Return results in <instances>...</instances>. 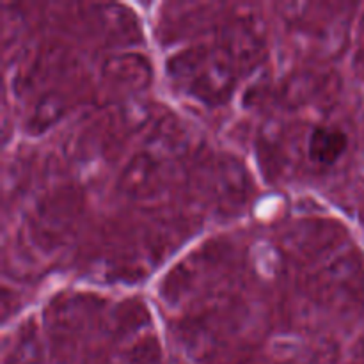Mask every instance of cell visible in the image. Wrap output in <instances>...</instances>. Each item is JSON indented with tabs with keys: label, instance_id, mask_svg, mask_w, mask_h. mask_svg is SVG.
I'll list each match as a JSON object with an SVG mask.
<instances>
[{
	"label": "cell",
	"instance_id": "1",
	"mask_svg": "<svg viewBox=\"0 0 364 364\" xmlns=\"http://www.w3.org/2000/svg\"><path fill=\"white\" fill-rule=\"evenodd\" d=\"M173 75L181 87L203 102H215L228 96L233 85L230 63L217 52L199 48L173 60Z\"/></svg>",
	"mask_w": 364,
	"mask_h": 364
},
{
	"label": "cell",
	"instance_id": "2",
	"mask_svg": "<svg viewBox=\"0 0 364 364\" xmlns=\"http://www.w3.org/2000/svg\"><path fill=\"white\" fill-rule=\"evenodd\" d=\"M348 146L345 132L334 127H316L309 135L308 155L313 162L322 166H333L340 160Z\"/></svg>",
	"mask_w": 364,
	"mask_h": 364
}]
</instances>
